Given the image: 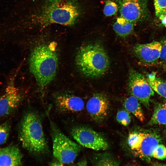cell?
<instances>
[{
    "mask_svg": "<svg viewBox=\"0 0 166 166\" xmlns=\"http://www.w3.org/2000/svg\"><path fill=\"white\" fill-rule=\"evenodd\" d=\"M160 42L161 45V49L160 57L158 63L164 64L166 62V35Z\"/></svg>",
    "mask_w": 166,
    "mask_h": 166,
    "instance_id": "cell-25",
    "label": "cell"
},
{
    "mask_svg": "<svg viewBox=\"0 0 166 166\" xmlns=\"http://www.w3.org/2000/svg\"><path fill=\"white\" fill-rule=\"evenodd\" d=\"M126 166H132V165H127Z\"/></svg>",
    "mask_w": 166,
    "mask_h": 166,
    "instance_id": "cell-31",
    "label": "cell"
},
{
    "mask_svg": "<svg viewBox=\"0 0 166 166\" xmlns=\"http://www.w3.org/2000/svg\"><path fill=\"white\" fill-rule=\"evenodd\" d=\"M155 13L157 17L166 11V0H153Z\"/></svg>",
    "mask_w": 166,
    "mask_h": 166,
    "instance_id": "cell-23",
    "label": "cell"
},
{
    "mask_svg": "<svg viewBox=\"0 0 166 166\" xmlns=\"http://www.w3.org/2000/svg\"><path fill=\"white\" fill-rule=\"evenodd\" d=\"M128 87L132 95L136 97L146 107L149 106V101L154 92L142 73L132 67L129 69Z\"/></svg>",
    "mask_w": 166,
    "mask_h": 166,
    "instance_id": "cell-7",
    "label": "cell"
},
{
    "mask_svg": "<svg viewBox=\"0 0 166 166\" xmlns=\"http://www.w3.org/2000/svg\"><path fill=\"white\" fill-rule=\"evenodd\" d=\"M22 155L18 147L11 144L0 148V166L21 165Z\"/></svg>",
    "mask_w": 166,
    "mask_h": 166,
    "instance_id": "cell-14",
    "label": "cell"
},
{
    "mask_svg": "<svg viewBox=\"0 0 166 166\" xmlns=\"http://www.w3.org/2000/svg\"><path fill=\"white\" fill-rule=\"evenodd\" d=\"M165 14H166V12H165Z\"/></svg>",
    "mask_w": 166,
    "mask_h": 166,
    "instance_id": "cell-32",
    "label": "cell"
},
{
    "mask_svg": "<svg viewBox=\"0 0 166 166\" xmlns=\"http://www.w3.org/2000/svg\"></svg>",
    "mask_w": 166,
    "mask_h": 166,
    "instance_id": "cell-34",
    "label": "cell"
},
{
    "mask_svg": "<svg viewBox=\"0 0 166 166\" xmlns=\"http://www.w3.org/2000/svg\"><path fill=\"white\" fill-rule=\"evenodd\" d=\"M19 138L23 147L29 152L38 154L47 148V143L40 119L35 113H26L22 119Z\"/></svg>",
    "mask_w": 166,
    "mask_h": 166,
    "instance_id": "cell-4",
    "label": "cell"
},
{
    "mask_svg": "<svg viewBox=\"0 0 166 166\" xmlns=\"http://www.w3.org/2000/svg\"><path fill=\"white\" fill-rule=\"evenodd\" d=\"M58 60L57 53L50 45L39 44L32 50L29 59V69L41 89L45 88L55 77Z\"/></svg>",
    "mask_w": 166,
    "mask_h": 166,
    "instance_id": "cell-2",
    "label": "cell"
},
{
    "mask_svg": "<svg viewBox=\"0 0 166 166\" xmlns=\"http://www.w3.org/2000/svg\"><path fill=\"white\" fill-rule=\"evenodd\" d=\"M76 166H88L87 163L85 160H83L77 163Z\"/></svg>",
    "mask_w": 166,
    "mask_h": 166,
    "instance_id": "cell-27",
    "label": "cell"
},
{
    "mask_svg": "<svg viewBox=\"0 0 166 166\" xmlns=\"http://www.w3.org/2000/svg\"><path fill=\"white\" fill-rule=\"evenodd\" d=\"M22 99L18 90L13 84H9L4 93L0 96V116L11 114L18 108Z\"/></svg>",
    "mask_w": 166,
    "mask_h": 166,
    "instance_id": "cell-11",
    "label": "cell"
},
{
    "mask_svg": "<svg viewBox=\"0 0 166 166\" xmlns=\"http://www.w3.org/2000/svg\"><path fill=\"white\" fill-rule=\"evenodd\" d=\"M163 69L164 71H166V62L163 64Z\"/></svg>",
    "mask_w": 166,
    "mask_h": 166,
    "instance_id": "cell-30",
    "label": "cell"
},
{
    "mask_svg": "<svg viewBox=\"0 0 166 166\" xmlns=\"http://www.w3.org/2000/svg\"><path fill=\"white\" fill-rule=\"evenodd\" d=\"M153 166H166V165L163 164L156 163L153 164Z\"/></svg>",
    "mask_w": 166,
    "mask_h": 166,
    "instance_id": "cell-29",
    "label": "cell"
},
{
    "mask_svg": "<svg viewBox=\"0 0 166 166\" xmlns=\"http://www.w3.org/2000/svg\"><path fill=\"white\" fill-rule=\"evenodd\" d=\"M117 121L121 124L127 126L131 121L130 116L128 112L125 110H121L118 112L116 115Z\"/></svg>",
    "mask_w": 166,
    "mask_h": 166,
    "instance_id": "cell-22",
    "label": "cell"
},
{
    "mask_svg": "<svg viewBox=\"0 0 166 166\" xmlns=\"http://www.w3.org/2000/svg\"><path fill=\"white\" fill-rule=\"evenodd\" d=\"M55 105L63 112H78L84 108L83 100L79 97L65 93H59L54 97Z\"/></svg>",
    "mask_w": 166,
    "mask_h": 166,
    "instance_id": "cell-12",
    "label": "cell"
},
{
    "mask_svg": "<svg viewBox=\"0 0 166 166\" xmlns=\"http://www.w3.org/2000/svg\"><path fill=\"white\" fill-rule=\"evenodd\" d=\"M21 166V165H20V166Z\"/></svg>",
    "mask_w": 166,
    "mask_h": 166,
    "instance_id": "cell-33",
    "label": "cell"
},
{
    "mask_svg": "<svg viewBox=\"0 0 166 166\" xmlns=\"http://www.w3.org/2000/svg\"><path fill=\"white\" fill-rule=\"evenodd\" d=\"M118 9L116 3L111 0H107L105 2L103 13L106 17L111 16L117 13Z\"/></svg>",
    "mask_w": 166,
    "mask_h": 166,
    "instance_id": "cell-20",
    "label": "cell"
},
{
    "mask_svg": "<svg viewBox=\"0 0 166 166\" xmlns=\"http://www.w3.org/2000/svg\"><path fill=\"white\" fill-rule=\"evenodd\" d=\"M109 103L107 97L103 94H94L88 100L86 109L92 118L97 122L103 121L108 115Z\"/></svg>",
    "mask_w": 166,
    "mask_h": 166,
    "instance_id": "cell-10",
    "label": "cell"
},
{
    "mask_svg": "<svg viewBox=\"0 0 166 166\" xmlns=\"http://www.w3.org/2000/svg\"><path fill=\"white\" fill-rule=\"evenodd\" d=\"M76 64L80 73L90 78L100 77L105 74L110 65L109 57L103 46L98 43L84 45L76 54Z\"/></svg>",
    "mask_w": 166,
    "mask_h": 166,
    "instance_id": "cell-3",
    "label": "cell"
},
{
    "mask_svg": "<svg viewBox=\"0 0 166 166\" xmlns=\"http://www.w3.org/2000/svg\"><path fill=\"white\" fill-rule=\"evenodd\" d=\"M10 126L8 122L0 124V145L5 144L8 138Z\"/></svg>",
    "mask_w": 166,
    "mask_h": 166,
    "instance_id": "cell-21",
    "label": "cell"
},
{
    "mask_svg": "<svg viewBox=\"0 0 166 166\" xmlns=\"http://www.w3.org/2000/svg\"><path fill=\"white\" fill-rule=\"evenodd\" d=\"M54 157L62 164L73 163L79 153L81 147L65 135L50 121Z\"/></svg>",
    "mask_w": 166,
    "mask_h": 166,
    "instance_id": "cell-5",
    "label": "cell"
},
{
    "mask_svg": "<svg viewBox=\"0 0 166 166\" xmlns=\"http://www.w3.org/2000/svg\"><path fill=\"white\" fill-rule=\"evenodd\" d=\"M152 157L163 160L166 158V147L162 144H159L154 150Z\"/></svg>",
    "mask_w": 166,
    "mask_h": 166,
    "instance_id": "cell-24",
    "label": "cell"
},
{
    "mask_svg": "<svg viewBox=\"0 0 166 166\" xmlns=\"http://www.w3.org/2000/svg\"><path fill=\"white\" fill-rule=\"evenodd\" d=\"M148 124H166V103L160 104L156 107Z\"/></svg>",
    "mask_w": 166,
    "mask_h": 166,
    "instance_id": "cell-19",
    "label": "cell"
},
{
    "mask_svg": "<svg viewBox=\"0 0 166 166\" xmlns=\"http://www.w3.org/2000/svg\"><path fill=\"white\" fill-rule=\"evenodd\" d=\"M62 164L58 161H54L51 163L50 166H63Z\"/></svg>",
    "mask_w": 166,
    "mask_h": 166,
    "instance_id": "cell-28",
    "label": "cell"
},
{
    "mask_svg": "<svg viewBox=\"0 0 166 166\" xmlns=\"http://www.w3.org/2000/svg\"><path fill=\"white\" fill-rule=\"evenodd\" d=\"M138 99L132 95L125 98L124 105L126 110L132 114L141 122L144 120V117Z\"/></svg>",
    "mask_w": 166,
    "mask_h": 166,
    "instance_id": "cell-16",
    "label": "cell"
},
{
    "mask_svg": "<svg viewBox=\"0 0 166 166\" xmlns=\"http://www.w3.org/2000/svg\"><path fill=\"white\" fill-rule=\"evenodd\" d=\"M71 134L78 144L87 148L98 151L108 148L107 142L101 134L87 127H74L71 129Z\"/></svg>",
    "mask_w": 166,
    "mask_h": 166,
    "instance_id": "cell-6",
    "label": "cell"
},
{
    "mask_svg": "<svg viewBox=\"0 0 166 166\" xmlns=\"http://www.w3.org/2000/svg\"><path fill=\"white\" fill-rule=\"evenodd\" d=\"M134 23L120 16L113 25V29L119 36L125 37L131 34L134 30Z\"/></svg>",
    "mask_w": 166,
    "mask_h": 166,
    "instance_id": "cell-15",
    "label": "cell"
},
{
    "mask_svg": "<svg viewBox=\"0 0 166 166\" xmlns=\"http://www.w3.org/2000/svg\"><path fill=\"white\" fill-rule=\"evenodd\" d=\"M82 14L80 0H19L8 17L17 29L39 31L54 26L73 27Z\"/></svg>",
    "mask_w": 166,
    "mask_h": 166,
    "instance_id": "cell-1",
    "label": "cell"
},
{
    "mask_svg": "<svg viewBox=\"0 0 166 166\" xmlns=\"http://www.w3.org/2000/svg\"><path fill=\"white\" fill-rule=\"evenodd\" d=\"M119 5L120 16L135 23L146 17V0H116Z\"/></svg>",
    "mask_w": 166,
    "mask_h": 166,
    "instance_id": "cell-8",
    "label": "cell"
},
{
    "mask_svg": "<svg viewBox=\"0 0 166 166\" xmlns=\"http://www.w3.org/2000/svg\"><path fill=\"white\" fill-rule=\"evenodd\" d=\"M160 42L154 41L145 44H136L133 47V51L140 61L146 65L158 63L161 53Z\"/></svg>",
    "mask_w": 166,
    "mask_h": 166,
    "instance_id": "cell-9",
    "label": "cell"
},
{
    "mask_svg": "<svg viewBox=\"0 0 166 166\" xmlns=\"http://www.w3.org/2000/svg\"><path fill=\"white\" fill-rule=\"evenodd\" d=\"M158 17L162 25L166 27V14H161Z\"/></svg>",
    "mask_w": 166,
    "mask_h": 166,
    "instance_id": "cell-26",
    "label": "cell"
},
{
    "mask_svg": "<svg viewBox=\"0 0 166 166\" xmlns=\"http://www.w3.org/2000/svg\"><path fill=\"white\" fill-rule=\"evenodd\" d=\"M142 133V138L139 146L133 152L141 158L152 157L154 150L161 141V137L155 132Z\"/></svg>",
    "mask_w": 166,
    "mask_h": 166,
    "instance_id": "cell-13",
    "label": "cell"
},
{
    "mask_svg": "<svg viewBox=\"0 0 166 166\" xmlns=\"http://www.w3.org/2000/svg\"><path fill=\"white\" fill-rule=\"evenodd\" d=\"M147 79L154 91L166 98V81L157 77L154 72L149 74Z\"/></svg>",
    "mask_w": 166,
    "mask_h": 166,
    "instance_id": "cell-18",
    "label": "cell"
},
{
    "mask_svg": "<svg viewBox=\"0 0 166 166\" xmlns=\"http://www.w3.org/2000/svg\"><path fill=\"white\" fill-rule=\"evenodd\" d=\"M92 162L93 166H119V161L107 152L95 154Z\"/></svg>",
    "mask_w": 166,
    "mask_h": 166,
    "instance_id": "cell-17",
    "label": "cell"
}]
</instances>
